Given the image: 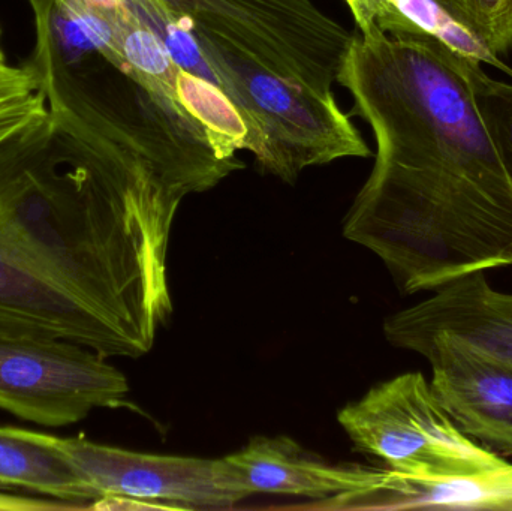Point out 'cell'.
<instances>
[{"label": "cell", "instance_id": "cell-1", "mask_svg": "<svg viewBox=\"0 0 512 511\" xmlns=\"http://www.w3.org/2000/svg\"><path fill=\"white\" fill-rule=\"evenodd\" d=\"M186 186L48 111L0 143V251L152 350L173 312L171 230Z\"/></svg>", "mask_w": 512, "mask_h": 511}, {"label": "cell", "instance_id": "cell-3", "mask_svg": "<svg viewBox=\"0 0 512 511\" xmlns=\"http://www.w3.org/2000/svg\"><path fill=\"white\" fill-rule=\"evenodd\" d=\"M183 21L200 51L189 74L215 84L239 108L254 135L252 155L265 173L294 183L306 168L372 155L334 96L303 89Z\"/></svg>", "mask_w": 512, "mask_h": 511}, {"label": "cell", "instance_id": "cell-20", "mask_svg": "<svg viewBox=\"0 0 512 511\" xmlns=\"http://www.w3.org/2000/svg\"><path fill=\"white\" fill-rule=\"evenodd\" d=\"M0 36H2V32H0ZM0 63H6L5 54H3L2 44H0Z\"/></svg>", "mask_w": 512, "mask_h": 511}, {"label": "cell", "instance_id": "cell-6", "mask_svg": "<svg viewBox=\"0 0 512 511\" xmlns=\"http://www.w3.org/2000/svg\"><path fill=\"white\" fill-rule=\"evenodd\" d=\"M107 359L68 339L0 330V410L60 428L123 407L128 380Z\"/></svg>", "mask_w": 512, "mask_h": 511}, {"label": "cell", "instance_id": "cell-17", "mask_svg": "<svg viewBox=\"0 0 512 511\" xmlns=\"http://www.w3.org/2000/svg\"><path fill=\"white\" fill-rule=\"evenodd\" d=\"M47 113V101L41 90L0 102V143Z\"/></svg>", "mask_w": 512, "mask_h": 511}, {"label": "cell", "instance_id": "cell-2", "mask_svg": "<svg viewBox=\"0 0 512 511\" xmlns=\"http://www.w3.org/2000/svg\"><path fill=\"white\" fill-rule=\"evenodd\" d=\"M471 56L427 26H375L354 35L337 81L372 128L373 168L450 174L512 207V180L475 98Z\"/></svg>", "mask_w": 512, "mask_h": 511}, {"label": "cell", "instance_id": "cell-16", "mask_svg": "<svg viewBox=\"0 0 512 511\" xmlns=\"http://www.w3.org/2000/svg\"><path fill=\"white\" fill-rule=\"evenodd\" d=\"M354 17L358 32L379 26L388 33L412 32L423 24L408 14L397 0H343Z\"/></svg>", "mask_w": 512, "mask_h": 511}, {"label": "cell", "instance_id": "cell-11", "mask_svg": "<svg viewBox=\"0 0 512 511\" xmlns=\"http://www.w3.org/2000/svg\"><path fill=\"white\" fill-rule=\"evenodd\" d=\"M225 459L249 497L273 494L331 500L376 488L388 473L387 468L330 464L286 437L254 438Z\"/></svg>", "mask_w": 512, "mask_h": 511}, {"label": "cell", "instance_id": "cell-8", "mask_svg": "<svg viewBox=\"0 0 512 511\" xmlns=\"http://www.w3.org/2000/svg\"><path fill=\"white\" fill-rule=\"evenodd\" d=\"M412 353L432 366L430 387L453 422L478 443L512 456V362L444 335Z\"/></svg>", "mask_w": 512, "mask_h": 511}, {"label": "cell", "instance_id": "cell-13", "mask_svg": "<svg viewBox=\"0 0 512 511\" xmlns=\"http://www.w3.org/2000/svg\"><path fill=\"white\" fill-rule=\"evenodd\" d=\"M0 485L36 492L75 509H92L96 503L60 438L26 429L0 426Z\"/></svg>", "mask_w": 512, "mask_h": 511}, {"label": "cell", "instance_id": "cell-15", "mask_svg": "<svg viewBox=\"0 0 512 511\" xmlns=\"http://www.w3.org/2000/svg\"><path fill=\"white\" fill-rule=\"evenodd\" d=\"M469 72L484 125L512 180V84L487 77L474 54L469 60Z\"/></svg>", "mask_w": 512, "mask_h": 511}, {"label": "cell", "instance_id": "cell-14", "mask_svg": "<svg viewBox=\"0 0 512 511\" xmlns=\"http://www.w3.org/2000/svg\"><path fill=\"white\" fill-rule=\"evenodd\" d=\"M454 27L492 56L512 48V0H429Z\"/></svg>", "mask_w": 512, "mask_h": 511}, {"label": "cell", "instance_id": "cell-19", "mask_svg": "<svg viewBox=\"0 0 512 511\" xmlns=\"http://www.w3.org/2000/svg\"><path fill=\"white\" fill-rule=\"evenodd\" d=\"M69 510L74 506L62 501L50 500H27V498L11 497V495L0 494V510Z\"/></svg>", "mask_w": 512, "mask_h": 511}, {"label": "cell", "instance_id": "cell-4", "mask_svg": "<svg viewBox=\"0 0 512 511\" xmlns=\"http://www.w3.org/2000/svg\"><path fill=\"white\" fill-rule=\"evenodd\" d=\"M337 419L355 449L409 479L436 482L508 464L453 422L421 372L378 384Z\"/></svg>", "mask_w": 512, "mask_h": 511}, {"label": "cell", "instance_id": "cell-18", "mask_svg": "<svg viewBox=\"0 0 512 511\" xmlns=\"http://www.w3.org/2000/svg\"><path fill=\"white\" fill-rule=\"evenodd\" d=\"M35 90H38V87L27 66L15 68L8 63H0V102L15 96L27 95Z\"/></svg>", "mask_w": 512, "mask_h": 511}, {"label": "cell", "instance_id": "cell-9", "mask_svg": "<svg viewBox=\"0 0 512 511\" xmlns=\"http://www.w3.org/2000/svg\"><path fill=\"white\" fill-rule=\"evenodd\" d=\"M384 335L406 351L433 336H451L512 362V293L496 290L486 272L472 273L390 315Z\"/></svg>", "mask_w": 512, "mask_h": 511}, {"label": "cell", "instance_id": "cell-10", "mask_svg": "<svg viewBox=\"0 0 512 511\" xmlns=\"http://www.w3.org/2000/svg\"><path fill=\"white\" fill-rule=\"evenodd\" d=\"M0 330L68 339L105 357H140L125 333L101 312L2 251Z\"/></svg>", "mask_w": 512, "mask_h": 511}, {"label": "cell", "instance_id": "cell-12", "mask_svg": "<svg viewBox=\"0 0 512 511\" xmlns=\"http://www.w3.org/2000/svg\"><path fill=\"white\" fill-rule=\"evenodd\" d=\"M346 510L512 511V464L474 476L423 482L388 470L381 485L343 501Z\"/></svg>", "mask_w": 512, "mask_h": 511}, {"label": "cell", "instance_id": "cell-5", "mask_svg": "<svg viewBox=\"0 0 512 511\" xmlns=\"http://www.w3.org/2000/svg\"><path fill=\"white\" fill-rule=\"evenodd\" d=\"M174 15L303 89L333 96L354 33L312 0H161Z\"/></svg>", "mask_w": 512, "mask_h": 511}, {"label": "cell", "instance_id": "cell-7", "mask_svg": "<svg viewBox=\"0 0 512 511\" xmlns=\"http://www.w3.org/2000/svg\"><path fill=\"white\" fill-rule=\"evenodd\" d=\"M60 446L95 494L92 510L228 509L249 498L225 458L149 455L84 437Z\"/></svg>", "mask_w": 512, "mask_h": 511}]
</instances>
